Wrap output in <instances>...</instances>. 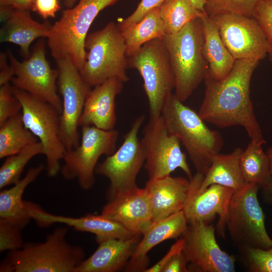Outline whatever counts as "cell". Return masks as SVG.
Returning a JSON list of instances; mask_svg holds the SVG:
<instances>
[{
  "mask_svg": "<svg viewBox=\"0 0 272 272\" xmlns=\"http://www.w3.org/2000/svg\"><path fill=\"white\" fill-rule=\"evenodd\" d=\"M259 60H236L229 74L221 80L207 75L204 97L198 114L205 121L220 128L242 126L250 141L266 143L250 98V83Z\"/></svg>",
  "mask_w": 272,
  "mask_h": 272,
  "instance_id": "cell-1",
  "label": "cell"
},
{
  "mask_svg": "<svg viewBox=\"0 0 272 272\" xmlns=\"http://www.w3.org/2000/svg\"><path fill=\"white\" fill-rule=\"evenodd\" d=\"M67 229L57 228L42 242H25L10 251L0 264L1 272H73L85 258L84 248L66 241Z\"/></svg>",
  "mask_w": 272,
  "mask_h": 272,
  "instance_id": "cell-2",
  "label": "cell"
},
{
  "mask_svg": "<svg viewBox=\"0 0 272 272\" xmlns=\"http://www.w3.org/2000/svg\"><path fill=\"white\" fill-rule=\"evenodd\" d=\"M161 116L169 131L186 149L196 172L205 175L214 156L223 145L221 134L208 127L198 113L172 93L165 102Z\"/></svg>",
  "mask_w": 272,
  "mask_h": 272,
  "instance_id": "cell-3",
  "label": "cell"
},
{
  "mask_svg": "<svg viewBox=\"0 0 272 272\" xmlns=\"http://www.w3.org/2000/svg\"><path fill=\"white\" fill-rule=\"evenodd\" d=\"M162 40L174 75V94L184 102L205 80L209 70L200 18L187 23L175 34L165 35Z\"/></svg>",
  "mask_w": 272,
  "mask_h": 272,
  "instance_id": "cell-4",
  "label": "cell"
},
{
  "mask_svg": "<svg viewBox=\"0 0 272 272\" xmlns=\"http://www.w3.org/2000/svg\"><path fill=\"white\" fill-rule=\"evenodd\" d=\"M118 0H79L62 12L51 25L47 44L53 58L70 59L80 71L86 59L85 42L89 28L99 13Z\"/></svg>",
  "mask_w": 272,
  "mask_h": 272,
  "instance_id": "cell-5",
  "label": "cell"
},
{
  "mask_svg": "<svg viewBox=\"0 0 272 272\" xmlns=\"http://www.w3.org/2000/svg\"><path fill=\"white\" fill-rule=\"evenodd\" d=\"M85 47L86 59L80 73L91 88L112 78L124 83L129 80L126 46L117 24L110 22L101 30L88 34Z\"/></svg>",
  "mask_w": 272,
  "mask_h": 272,
  "instance_id": "cell-6",
  "label": "cell"
},
{
  "mask_svg": "<svg viewBox=\"0 0 272 272\" xmlns=\"http://www.w3.org/2000/svg\"><path fill=\"white\" fill-rule=\"evenodd\" d=\"M128 66L139 73L149 106L150 119L161 115L163 105L173 93L175 81L162 39L151 40L128 57Z\"/></svg>",
  "mask_w": 272,
  "mask_h": 272,
  "instance_id": "cell-7",
  "label": "cell"
},
{
  "mask_svg": "<svg viewBox=\"0 0 272 272\" xmlns=\"http://www.w3.org/2000/svg\"><path fill=\"white\" fill-rule=\"evenodd\" d=\"M259 189L255 185L247 184L235 191L231 196L226 228L239 249H267L272 246V239L265 227V216L257 198Z\"/></svg>",
  "mask_w": 272,
  "mask_h": 272,
  "instance_id": "cell-8",
  "label": "cell"
},
{
  "mask_svg": "<svg viewBox=\"0 0 272 272\" xmlns=\"http://www.w3.org/2000/svg\"><path fill=\"white\" fill-rule=\"evenodd\" d=\"M13 92L21 104L25 126L43 147L47 175L50 177L55 176L60 171V162L66 151L59 138L60 113L52 105L26 91L13 86Z\"/></svg>",
  "mask_w": 272,
  "mask_h": 272,
  "instance_id": "cell-9",
  "label": "cell"
},
{
  "mask_svg": "<svg viewBox=\"0 0 272 272\" xmlns=\"http://www.w3.org/2000/svg\"><path fill=\"white\" fill-rule=\"evenodd\" d=\"M118 132L92 125L81 126V139L76 148L66 150L60 171L67 180L77 179L81 187L91 189L95 182V168L99 158L116 151Z\"/></svg>",
  "mask_w": 272,
  "mask_h": 272,
  "instance_id": "cell-10",
  "label": "cell"
},
{
  "mask_svg": "<svg viewBox=\"0 0 272 272\" xmlns=\"http://www.w3.org/2000/svg\"><path fill=\"white\" fill-rule=\"evenodd\" d=\"M145 120L143 115L137 117L120 147L96 167L95 174L109 180L107 192L108 201L138 187L137 178L145 162L138 134Z\"/></svg>",
  "mask_w": 272,
  "mask_h": 272,
  "instance_id": "cell-11",
  "label": "cell"
},
{
  "mask_svg": "<svg viewBox=\"0 0 272 272\" xmlns=\"http://www.w3.org/2000/svg\"><path fill=\"white\" fill-rule=\"evenodd\" d=\"M145 156V167L149 179L170 175L177 168L192 177L186 157L178 138L171 133L161 115L149 119L141 140Z\"/></svg>",
  "mask_w": 272,
  "mask_h": 272,
  "instance_id": "cell-12",
  "label": "cell"
},
{
  "mask_svg": "<svg viewBox=\"0 0 272 272\" xmlns=\"http://www.w3.org/2000/svg\"><path fill=\"white\" fill-rule=\"evenodd\" d=\"M8 56L14 75L13 86L50 104L61 114L62 101L56 86L58 70L52 69L46 59L44 40L36 44L32 54L24 61L17 60L10 50Z\"/></svg>",
  "mask_w": 272,
  "mask_h": 272,
  "instance_id": "cell-13",
  "label": "cell"
},
{
  "mask_svg": "<svg viewBox=\"0 0 272 272\" xmlns=\"http://www.w3.org/2000/svg\"><path fill=\"white\" fill-rule=\"evenodd\" d=\"M56 62L57 83L62 97L59 138L66 150H70L80 144L79 122L91 87L70 59L61 58Z\"/></svg>",
  "mask_w": 272,
  "mask_h": 272,
  "instance_id": "cell-14",
  "label": "cell"
},
{
  "mask_svg": "<svg viewBox=\"0 0 272 272\" xmlns=\"http://www.w3.org/2000/svg\"><path fill=\"white\" fill-rule=\"evenodd\" d=\"M228 51L235 60H260L267 54L264 34L253 18L233 14L211 17Z\"/></svg>",
  "mask_w": 272,
  "mask_h": 272,
  "instance_id": "cell-15",
  "label": "cell"
},
{
  "mask_svg": "<svg viewBox=\"0 0 272 272\" xmlns=\"http://www.w3.org/2000/svg\"><path fill=\"white\" fill-rule=\"evenodd\" d=\"M182 237V252L187 263L199 271H235V259L220 248L212 224L201 222L188 224Z\"/></svg>",
  "mask_w": 272,
  "mask_h": 272,
  "instance_id": "cell-16",
  "label": "cell"
},
{
  "mask_svg": "<svg viewBox=\"0 0 272 272\" xmlns=\"http://www.w3.org/2000/svg\"><path fill=\"white\" fill-rule=\"evenodd\" d=\"M204 175L196 172L190 179L187 198L183 209L188 224L195 222L211 223L218 215V234L224 237L226 220L231 196L235 190L214 184L201 190L199 186Z\"/></svg>",
  "mask_w": 272,
  "mask_h": 272,
  "instance_id": "cell-17",
  "label": "cell"
},
{
  "mask_svg": "<svg viewBox=\"0 0 272 272\" xmlns=\"http://www.w3.org/2000/svg\"><path fill=\"white\" fill-rule=\"evenodd\" d=\"M29 211L32 219L41 227H47L53 224H63L78 231L91 233L96 236L99 242L109 238L129 239L135 236L118 223L102 214H87L81 217H71L49 213L38 205L28 202Z\"/></svg>",
  "mask_w": 272,
  "mask_h": 272,
  "instance_id": "cell-18",
  "label": "cell"
},
{
  "mask_svg": "<svg viewBox=\"0 0 272 272\" xmlns=\"http://www.w3.org/2000/svg\"><path fill=\"white\" fill-rule=\"evenodd\" d=\"M101 214L137 235H142L153 223L151 209L145 188L138 187L108 201Z\"/></svg>",
  "mask_w": 272,
  "mask_h": 272,
  "instance_id": "cell-19",
  "label": "cell"
},
{
  "mask_svg": "<svg viewBox=\"0 0 272 272\" xmlns=\"http://www.w3.org/2000/svg\"><path fill=\"white\" fill-rule=\"evenodd\" d=\"M124 82L112 78L90 91L79 119V126L92 125L104 130H112L116 122V96Z\"/></svg>",
  "mask_w": 272,
  "mask_h": 272,
  "instance_id": "cell-20",
  "label": "cell"
},
{
  "mask_svg": "<svg viewBox=\"0 0 272 272\" xmlns=\"http://www.w3.org/2000/svg\"><path fill=\"white\" fill-rule=\"evenodd\" d=\"M190 180L170 175L151 179L144 187L150 205L153 223L183 210Z\"/></svg>",
  "mask_w": 272,
  "mask_h": 272,
  "instance_id": "cell-21",
  "label": "cell"
},
{
  "mask_svg": "<svg viewBox=\"0 0 272 272\" xmlns=\"http://www.w3.org/2000/svg\"><path fill=\"white\" fill-rule=\"evenodd\" d=\"M1 21L4 23L1 29V42L16 44L20 47L26 58L29 56V47L37 38L48 37L51 25L35 21L30 11L15 9L0 6Z\"/></svg>",
  "mask_w": 272,
  "mask_h": 272,
  "instance_id": "cell-22",
  "label": "cell"
},
{
  "mask_svg": "<svg viewBox=\"0 0 272 272\" xmlns=\"http://www.w3.org/2000/svg\"><path fill=\"white\" fill-rule=\"evenodd\" d=\"M188 226L184 212L181 210L166 218L153 222L142 234L125 270L127 271H145L148 268L147 253L159 243L170 239L182 236Z\"/></svg>",
  "mask_w": 272,
  "mask_h": 272,
  "instance_id": "cell-23",
  "label": "cell"
},
{
  "mask_svg": "<svg viewBox=\"0 0 272 272\" xmlns=\"http://www.w3.org/2000/svg\"><path fill=\"white\" fill-rule=\"evenodd\" d=\"M142 235L129 239L109 238L99 243L95 252L73 272H116L127 265Z\"/></svg>",
  "mask_w": 272,
  "mask_h": 272,
  "instance_id": "cell-24",
  "label": "cell"
},
{
  "mask_svg": "<svg viewBox=\"0 0 272 272\" xmlns=\"http://www.w3.org/2000/svg\"><path fill=\"white\" fill-rule=\"evenodd\" d=\"M45 169L43 164L30 168L23 178L9 189L0 192V219L9 221L23 229L32 218L28 208V201L23 200L26 187L34 181Z\"/></svg>",
  "mask_w": 272,
  "mask_h": 272,
  "instance_id": "cell-25",
  "label": "cell"
},
{
  "mask_svg": "<svg viewBox=\"0 0 272 272\" xmlns=\"http://www.w3.org/2000/svg\"><path fill=\"white\" fill-rule=\"evenodd\" d=\"M200 19L204 36V54L209 65L207 75L221 80L230 72L236 60L222 41L213 19L207 14Z\"/></svg>",
  "mask_w": 272,
  "mask_h": 272,
  "instance_id": "cell-26",
  "label": "cell"
},
{
  "mask_svg": "<svg viewBox=\"0 0 272 272\" xmlns=\"http://www.w3.org/2000/svg\"><path fill=\"white\" fill-rule=\"evenodd\" d=\"M243 149L235 148L227 154L219 153L214 156L212 163L199 186L202 190L217 184L229 187L235 191L246 184L240 169L239 160Z\"/></svg>",
  "mask_w": 272,
  "mask_h": 272,
  "instance_id": "cell-27",
  "label": "cell"
},
{
  "mask_svg": "<svg viewBox=\"0 0 272 272\" xmlns=\"http://www.w3.org/2000/svg\"><path fill=\"white\" fill-rule=\"evenodd\" d=\"M121 32L128 57L133 55L146 43L155 39H163L165 31L159 7L151 10L140 21L130 25Z\"/></svg>",
  "mask_w": 272,
  "mask_h": 272,
  "instance_id": "cell-28",
  "label": "cell"
},
{
  "mask_svg": "<svg viewBox=\"0 0 272 272\" xmlns=\"http://www.w3.org/2000/svg\"><path fill=\"white\" fill-rule=\"evenodd\" d=\"M239 164L246 184L262 189L270 179L269 163L262 145L250 141L241 154Z\"/></svg>",
  "mask_w": 272,
  "mask_h": 272,
  "instance_id": "cell-29",
  "label": "cell"
},
{
  "mask_svg": "<svg viewBox=\"0 0 272 272\" xmlns=\"http://www.w3.org/2000/svg\"><path fill=\"white\" fill-rule=\"evenodd\" d=\"M38 139L24 125L21 113L0 126V158L17 154Z\"/></svg>",
  "mask_w": 272,
  "mask_h": 272,
  "instance_id": "cell-30",
  "label": "cell"
},
{
  "mask_svg": "<svg viewBox=\"0 0 272 272\" xmlns=\"http://www.w3.org/2000/svg\"><path fill=\"white\" fill-rule=\"evenodd\" d=\"M159 11L165 35L177 33L187 23L206 14L196 9L189 0H166Z\"/></svg>",
  "mask_w": 272,
  "mask_h": 272,
  "instance_id": "cell-31",
  "label": "cell"
},
{
  "mask_svg": "<svg viewBox=\"0 0 272 272\" xmlns=\"http://www.w3.org/2000/svg\"><path fill=\"white\" fill-rule=\"evenodd\" d=\"M44 149L38 141L30 144L17 154L6 157L0 168V189L14 184L20 179L25 166L34 157L43 154Z\"/></svg>",
  "mask_w": 272,
  "mask_h": 272,
  "instance_id": "cell-32",
  "label": "cell"
},
{
  "mask_svg": "<svg viewBox=\"0 0 272 272\" xmlns=\"http://www.w3.org/2000/svg\"><path fill=\"white\" fill-rule=\"evenodd\" d=\"M259 0H205L206 14L213 17L223 14H233L253 17Z\"/></svg>",
  "mask_w": 272,
  "mask_h": 272,
  "instance_id": "cell-33",
  "label": "cell"
},
{
  "mask_svg": "<svg viewBox=\"0 0 272 272\" xmlns=\"http://www.w3.org/2000/svg\"><path fill=\"white\" fill-rule=\"evenodd\" d=\"M239 250L249 271L272 272V246L267 249L243 247Z\"/></svg>",
  "mask_w": 272,
  "mask_h": 272,
  "instance_id": "cell-34",
  "label": "cell"
},
{
  "mask_svg": "<svg viewBox=\"0 0 272 272\" xmlns=\"http://www.w3.org/2000/svg\"><path fill=\"white\" fill-rule=\"evenodd\" d=\"M265 36L267 54L272 62V0H259L253 15Z\"/></svg>",
  "mask_w": 272,
  "mask_h": 272,
  "instance_id": "cell-35",
  "label": "cell"
},
{
  "mask_svg": "<svg viewBox=\"0 0 272 272\" xmlns=\"http://www.w3.org/2000/svg\"><path fill=\"white\" fill-rule=\"evenodd\" d=\"M19 226L0 219V251H13L21 248L24 243Z\"/></svg>",
  "mask_w": 272,
  "mask_h": 272,
  "instance_id": "cell-36",
  "label": "cell"
},
{
  "mask_svg": "<svg viewBox=\"0 0 272 272\" xmlns=\"http://www.w3.org/2000/svg\"><path fill=\"white\" fill-rule=\"evenodd\" d=\"M22 106L13 92L10 83L0 87V126L8 119L20 113Z\"/></svg>",
  "mask_w": 272,
  "mask_h": 272,
  "instance_id": "cell-37",
  "label": "cell"
},
{
  "mask_svg": "<svg viewBox=\"0 0 272 272\" xmlns=\"http://www.w3.org/2000/svg\"><path fill=\"white\" fill-rule=\"evenodd\" d=\"M166 0H141L134 12L125 19L118 20L117 25L120 31L140 21L151 10L159 7Z\"/></svg>",
  "mask_w": 272,
  "mask_h": 272,
  "instance_id": "cell-38",
  "label": "cell"
},
{
  "mask_svg": "<svg viewBox=\"0 0 272 272\" xmlns=\"http://www.w3.org/2000/svg\"><path fill=\"white\" fill-rule=\"evenodd\" d=\"M58 0H35L32 11L36 12L43 19L54 18L60 9Z\"/></svg>",
  "mask_w": 272,
  "mask_h": 272,
  "instance_id": "cell-39",
  "label": "cell"
},
{
  "mask_svg": "<svg viewBox=\"0 0 272 272\" xmlns=\"http://www.w3.org/2000/svg\"><path fill=\"white\" fill-rule=\"evenodd\" d=\"M187 262L182 250L175 253L165 264L161 272H187Z\"/></svg>",
  "mask_w": 272,
  "mask_h": 272,
  "instance_id": "cell-40",
  "label": "cell"
},
{
  "mask_svg": "<svg viewBox=\"0 0 272 272\" xmlns=\"http://www.w3.org/2000/svg\"><path fill=\"white\" fill-rule=\"evenodd\" d=\"M183 245L184 239L181 237L172 245L168 252L161 259L154 265L147 268L144 272H161L165 264L175 253L183 250Z\"/></svg>",
  "mask_w": 272,
  "mask_h": 272,
  "instance_id": "cell-41",
  "label": "cell"
},
{
  "mask_svg": "<svg viewBox=\"0 0 272 272\" xmlns=\"http://www.w3.org/2000/svg\"><path fill=\"white\" fill-rule=\"evenodd\" d=\"M0 86L10 83L14 77V72L11 64L7 61V55L2 52L0 55Z\"/></svg>",
  "mask_w": 272,
  "mask_h": 272,
  "instance_id": "cell-42",
  "label": "cell"
},
{
  "mask_svg": "<svg viewBox=\"0 0 272 272\" xmlns=\"http://www.w3.org/2000/svg\"><path fill=\"white\" fill-rule=\"evenodd\" d=\"M266 153L269 160L270 179L268 184L262 189L261 193L264 202L272 205V146L267 149Z\"/></svg>",
  "mask_w": 272,
  "mask_h": 272,
  "instance_id": "cell-43",
  "label": "cell"
},
{
  "mask_svg": "<svg viewBox=\"0 0 272 272\" xmlns=\"http://www.w3.org/2000/svg\"><path fill=\"white\" fill-rule=\"evenodd\" d=\"M35 0H0V6H7L15 9L30 11Z\"/></svg>",
  "mask_w": 272,
  "mask_h": 272,
  "instance_id": "cell-44",
  "label": "cell"
},
{
  "mask_svg": "<svg viewBox=\"0 0 272 272\" xmlns=\"http://www.w3.org/2000/svg\"><path fill=\"white\" fill-rule=\"evenodd\" d=\"M192 5L198 10L206 13L205 10V0H189Z\"/></svg>",
  "mask_w": 272,
  "mask_h": 272,
  "instance_id": "cell-45",
  "label": "cell"
},
{
  "mask_svg": "<svg viewBox=\"0 0 272 272\" xmlns=\"http://www.w3.org/2000/svg\"><path fill=\"white\" fill-rule=\"evenodd\" d=\"M79 0H63V5L66 8L73 7Z\"/></svg>",
  "mask_w": 272,
  "mask_h": 272,
  "instance_id": "cell-46",
  "label": "cell"
}]
</instances>
